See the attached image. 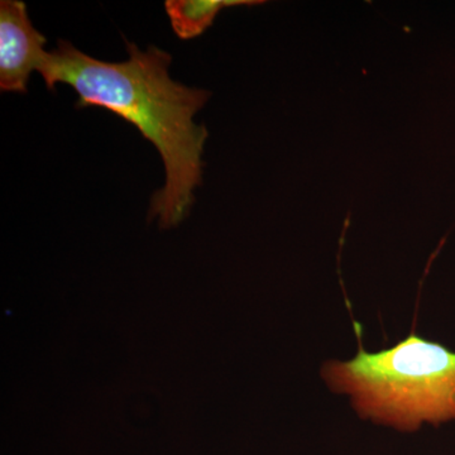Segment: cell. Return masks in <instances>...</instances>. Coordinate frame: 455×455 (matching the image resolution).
Listing matches in <instances>:
<instances>
[{
    "instance_id": "1",
    "label": "cell",
    "mask_w": 455,
    "mask_h": 455,
    "mask_svg": "<svg viewBox=\"0 0 455 455\" xmlns=\"http://www.w3.org/2000/svg\"><path fill=\"white\" fill-rule=\"evenodd\" d=\"M130 59L104 62L60 40L44 52L37 71L47 89L66 84L79 95L75 107L103 108L140 132L160 152L166 185L152 197L149 218L161 228L178 226L194 203L202 184L204 143L209 133L194 116L211 98L208 90L188 88L169 74L172 57L149 46L146 52L127 42Z\"/></svg>"
},
{
    "instance_id": "2",
    "label": "cell",
    "mask_w": 455,
    "mask_h": 455,
    "mask_svg": "<svg viewBox=\"0 0 455 455\" xmlns=\"http://www.w3.org/2000/svg\"><path fill=\"white\" fill-rule=\"evenodd\" d=\"M323 376L363 418L398 430L455 419V352L416 334L381 352L359 346L350 361L329 362Z\"/></svg>"
},
{
    "instance_id": "3",
    "label": "cell",
    "mask_w": 455,
    "mask_h": 455,
    "mask_svg": "<svg viewBox=\"0 0 455 455\" xmlns=\"http://www.w3.org/2000/svg\"><path fill=\"white\" fill-rule=\"evenodd\" d=\"M46 37L33 27L20 0L0 2V90L27 92L29 75L46 51Z\"/></svg>"
},
{
    "instance_id": "4",
    "label": "cell",
    "mask_w": 455,
    "mask_h": 455,
    "mask_svg": "<svg viewBox=\"0 0 455 455\" xmlns=\"http://www.w3.org/2000/svg\"><path fill=\"white\" fill-rule=\"evenodd\" d=\"M260 3L256 0H167L164 8L178 37L193 40L212 25L221 9Z\"/></svg>"
}]
</instances>
